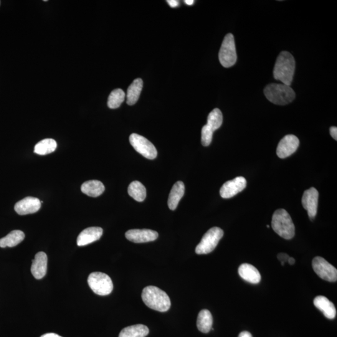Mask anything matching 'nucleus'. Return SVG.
<instances>
[{
  "label": "nucleus",
  "instance_id": "f257e3e1",
  "mask_svg": "<svg viewBox=\"0 0 337 337\" xmlns=\"http://www.w3.org/2000/svg\"><path fill=\"white\" fill-rule=\"evenodd\" d=\"M295 69L294 58L289 52H282L278 55L273 69V77L283 85L290 86Z\"/></svg>",
  "mask_w": 337,
  "mask_h": 337
},
{
  "label": "nucleus",
  "instance_id": "f03ea898",
  "mask_svg": "<svg viewBox=\"0 0 337 337\" xmlns=\"http://www.w3.org/2000/svg\"><path fill=\"white\" fill-rule=\"evenodd\" d=\"M142 299L149 308L165 312L171 307V300L164 291L155 286H148L144 288Z\"/></svg>",
  "mask_w": 337,
  "mask_h": 337
},
{
  "label": "nucleus",
  "instance_id": "7ed1b4c3",
  "mask_svg": "<svg viewBox=\"0 0 337 337\" xmlns=\"http://www.w3.org/2000/svg\"><path fill=\"white\" fill-rule=\"evenodd\" d=\"M272 227L283 239H292L295 235V225L292 218L285 209H278L273 213Z\"/></svg>",
  "mask_w": 337,
  "mask_h": 337
},
{
  "label": "nucleus",
  "instance_id": "20e7f679",
  "mask_svg": "<svg viewBox=\"0 0 337 337\" xmlns=\"http://www.w3.org/2000/svg\"><path fill=\"white\" fill-rule=\"evenodd\" d=\"M264 95L271 103L277 105H286L295 98L294 91L290 86L272 83L266 86Z\"/></svg>",
  "mask_w": 337,
  "mask_h": 337
},
{
  "label": "nucleus",
  "instance_id": "39448f33",
  "mask_svg": "<svg viewBox=\"0 0 337 337\" xmlns=\"http://www.w3.org/2000/svg\"><path fill=\"white\" fill-rule=\"evenodd\" d=\"M88 283L96 294L108 295L113 290V283L110 276L102 272H93L89 275Z\"/></svg>",
  "mask_w": 337,
  "mask_h": 337
},
{
  "label": "nucleus",
  "instance_id": "423d86ee",
  "mask_svg": "<svg viewBox=\"0 0 337 337\" xmlns=\"http://www.w3.org/2000/svg\"><path fill=\"white\" fill-rule=\"evenodd\" d=\"M224 235V231L219 227H214L210 229L197 245L196 253L197 254H207L215 249L220 240Z\"/></svg>",
  "mask_w": 337,
  "mask_h": 337
},
{
  "label": "nucleus",
  "instance_id": "0eeeda50",
  "mask_svg": "<svg viewBox=\"0 0 337 337\" xmlns=\"http://www.w3.org/2000/svg\"><path fill=\"white\" fill-rule=\"evenodd\" d=\"M219 58L220 63L224 68L231 67L236 63V49L232 34H229L225 37L219 51Z\"/></svg>",
  "mask_w": 337,
  "mask_h": 337
},
{
  "label": "nucleus",
  "instance_id": "6e6552de",
  "mask_svg": "<svg viewBox=\"0 0 337 337\" xmlns=\"http://www.w3.org/2000/svg\"><path fill=\"white\" fill-rule=\"evenodd\" d=\"M129 141L134 149L144 158L154 159L158 155L155 146L143 136L138 134H132L129 137Z\"/></svg>",
  "mask_w": 337,
  "mask_h": 337
},
{
  "label": "nucleus",
  "instance_id": "1a4fd4ad",
  "mask_svg": "<svg viewBox=\"0 0 337 337\" xmlns=\"http://www.w3.org/2000/svg\"><path fill=\"white\" fill-rule=\"evenodd\" d=\"M312 267L321 279L335 282L337 280V270L335 267L321 257H316L312 260Z\"/></svg>",
  "mask_w": 337,
  "mask_h": 337
},
{
  "label": "nucleus",
  "instance_id": "9d476101",
  "mask_svg": "<svg viewBox=\"0 0 337 337\" xmlns=\"http://www.w3.org/2000/svg\"><path fill=\"white\" fill-rule=\"evenodd\" d=\"M246 179L244 177H237L235 179L225 182L220 190V196L224 199L232 198L245 188Z\"/></svg>",
  "mask_w": 337,
  "mask_h": 337
},
{
  "label": "nucleus",
  "instance_id": "9b49d317",
  "mask_svg": "<svg viewBox=\"0 0 337 337\" xmlns=\"http://www.w3.org/2000/svg\"><path fill=\"white\" fill-rule=\"evenodd\" d=\"M318 196L317 190L314 187H311L304 192L301 199L303 208L307 211L308 217L311 220L315 219L317 213Z\"/></svg>",
  "mask_w": 337,
  "mask_h": 337
},
{
  "label": "nucleus",
  "instance_id": "f8f14e48",
  "mask_svg": "<svg viewBox=\"0 0 337 337\" xmlns=\"http://www.w3.org/2000/svg\"><path fill=\"white\" fill-rule=\"evenodd\" d=\"M300 144L297 137L289 134L281 139L278 144L277 154L278 158L285 159L292 155L296 151Z\"/></svg>",
  "mask_w": 337,
  "mask_h": 337
},
{
  "label": "nucleus",
  "instance_id": "ddd939ff",
  "mask_svg": "<svg viewBox=\"0 0 337 337\" xmlns=\"http://www.w3.org/2000/svg\"><path fill=\"white\" fill-rule=\"evenodd\" d=\"M126 239L134 243L154 241L158 239V233L150 229H131L127 231Z\"/></svg>",
  "mask_w": 337,
  "mask_h": 337
},
{
  "label": "nucleus",
  "instance_id": "4468645a",
  "mask_svg": "<svg viewBox=\"0 0 337 337\" xmlns=\"http://www.w3.org/2000/svg\"><path fill=\"white\" fill-rule=\"evenodd\" d=\"M41 206L42 202L39 199L27 197L15 204V210L19 215L34 214L39 211Z\"/></svg>",
  "mask_w": 337,
  "mask_h": 337
},
{
  "label": "nucleus",
  "instance_id": "2eb2a0df",
  "mask_svg": "<svg viewBox=\"0 0 337 337\" xmlns=\"http://www.w3.org/2000/svg\"><path fill=\"white\" fill-rule=\"evenodd\" d=\"M103 230L99 227L86 228L78 235L77 244L78 246H85L97 241L102 236Z\"/></svg>",
  "mask_w": 337,
  "mask_h": 337
},
{
  "label": "nucleus",
  "instance_id": "dca6fc26",
  "mask_svg": "<svg viewBox=\"0 0 337 337\" xmlns=\"http://www.w3.org/2000/svg\"><path fill=\"white\" fill-rule=\"evenodd\" d=\"M48 257L45 252H40L33 260L31 272L36 279H42L47 274Z\"/></svg>",
  "mask_w": 337,
  "mask_h": 337
},
{
  "label": "nucleus",
  "instance_id": "f3484780",
  "mask_svg": "<svg viewBox=\"0 0 337 337\" xmlns=\"http://www.w3.org/2000/svg\"><path fill=\"white\" fill-rule=\"evenodd\" d=\"M313 304L316 308L322 311L324 316L328 319L335 318L336 310L335 305L324 296H316L313 300Z\"/></svg>",
  "mask_w": 337,
  "mask_h": 337
},
{
  "label": "nucleus",
  "instance_id": "a211bd4d",
  "mask_svg": "<svg viewBox=\"0 0 337 337\" xmlns=\"http://www.w3.org/2000/svg\"><path fill=\"white\" fill-rule=\"evenodd\" d=\"M240 277L247 282L257 284L261 280V275L257 268L249 263H242L239 267Z\"/></svg>",
  "mask_w": 337,
  "mask_h": 337
},
{
  "label": "nucleus",
  "instance_id": "6ab92c4d",
  "mask_svg": "<svg viewBox=\"0 0 337 337\" xmlns=\"http://www.w3.org/2000/svg\"><path fill=\"white\" fill-rule=\"evenodd\" d=\"M184 192L185 186L182 181L177 182L172 187L168 199L169 208L172 211L177 208L179 201L184 195Z\"/></svg>",
  "mask_w": 337,
  "mask_h": 337
},
{
  "label": "nucleus",
  "instance_id": "aec40b11",
  "mask_svg": "<svg viewBox=\"0 0 337 337\" xmlns=\"http://www.w3.org/2000/svg\"><path fill=\"white\" fill-rule=\"evenodd\" d=\"M81 190L87 196L96 197L101 196L105 191V187L104 184L97 180H91L84 182L82 184Z\"/></svg>",
  "mask_w": 337,
  "mask_h": 337
},
{
  "label": "nucleus",
  "instance_id": "412c9836",
  "mask_svg": "<svg viewBox=\"0 0 337 337\" xmlns=\"http://www.w3.org/2000/svg\"><path fill=\"white\" fill-rule=\"evenodd\" d=\"M212 324L213 318L211 311L206 309L200 311L197 320L198 330L202 333H209L212 329Z\"/></svg>",
  "mask_w": 337,
  "mask_h": 337
},
{
  "label": "nucleus",
  "instance_id": "4be33fe9",
  "mask_svg": "<svg viewBox=\"0 0 337 337\" xmlns=\"http://www.w3.org/2000/svg\"><path fill=\"white\" fill-rule=\"evenodd\" d=\"M24 232L19 230H13L6 237L0 239V247H14L19 245L24 240Z\"/></svg>",
  "mask_w": 337,
  "mask_h": 337
},
{
  "label": "nucleus",
  "instance_id": "5701e85b",
  "mask_svg": "<svg viewBox=\"0 0 337 337\" xmlns=\"http://www.w3.org/2000/svg\"><path fill=\"white\" fill-rule=\"evenodd\" d=\"M143 82L140 78H138L134 81L132 84L129 86L127 92V104L128 105H135L139 100V96L143 89Z\"/></svg>",
  "mask_w": 337,
  "mask_h": 337
},
{
  "label": "nucleus",
  "instance_id": "b1692460",
  "mask_svg": "<svg viewBox=\"0 0 337 337\" xmlns=\"http://www.w3.org/2000/svg\"><path fill=\"white\" fill-rule=\"evenodd\" d=\"M149 333L148 326L143 324H137L123 328L119 337H146Z\"/></svg>",
  "mask_w": 337,
  "mask_h": 337
},
{
  "label": "nucleus",
  "instance_id": "393cba45",
  "mask_svg": "<svg viewBox=\"0 0 337 337\" xmlns=\"http://www.w3.org/2000/svg\"><path fill=\"white\" fill-rule=\"evenodd\" d=\"M57 148V143L54 139H45L36 144L34 152L39 155H47L53 153Z\"/></svg>",
  "mask_w": 337,
  "mask_h": 337
},
{
  "label": "nucleus",
  "instance_id": "a878e982",
  "mask_svg": "<svg viewBox=\"0 0 337 337\" xmlns=\"http://www.w3.org/2000/svg\"><path fill=\"white\" fill-rule=\"evenodd\" d=\"M128 194L138 202H143L146 197V189L139 181L132 182L128 187Z\"/></svg>",
  "mask_w": 337,
  "mask_h": 337
},
{
  "label": "nucleus",
  "instance_id": "bb28decb",
  "mask_svg": "<svg viewBox=\"0 0 337 337\" xmlns=\"http://www.w3.org/2000/svg\"><path fill=\"white\" fill-rule=\"evenodd\" d=\"M222 122L223 116L221 111L215 108L209 113L206 126L214 132L221 126Z\"/></svg>",
  "mask_w": 337,
  "mask_h": 337
},
{
  "label": "nucleus",
  "instance_id": "cd10ccee",
  "mask_svg": "<svg viewBox=\"0 0 337 337\" xmlns=\"http://www.w3.org/2000/svg\"><path fill=\"white\" fill-rule=\"evenodd\" d=\"M125 93L121 89L113 91L108 98V107L110 109L118 108L125 101Z\"/></svg>",
  "mask_w": 337,
  "mask_h": 337
},
{
  "label": "nucleus",
  "instance_id": "c85d7f7f",
  "mask_svg": "<svg viewBox=\"0 0 337 337\" xmlns=\"http://www.w3.org/2000/svg\"><path fill=\"white\" fill-rule=\"evenodd\" d=\"M213 133L206 125L203 126L201 133V143L204 146H208L212 140Z\"/></svg>",
  "mask_w": 337,
  "mask_h": 337
},
{
  "label": "nucleus",
  "instance_id": "c756f323",
  "mask_svg": "<svg viewBox=\"0 0 337 337\" xmlns=\"http://www.w3.org/2000/svg\"><path fill=\"white\" fill-rule=\"evenodd\" d=\"M289 257V256H288L287 253H278L277 255L278 259L280 261V262L282 263V265H284V263L287 262Z\"/></svg>",
  "mask_w": 337,
  "mask_h": 337
},
{
  "label": "nucleus",
  "instance_id": "7c9ffc66",
  "mask_svg": "<svg viewBox=\"0 0 337 337\" xmlns=\"http://www.w3.org/2000/svg\"><path fill=\"white\" fill-rule=\"evenodd\" d=\"M330 135L332 138L335 139V141L337 140V128L335 126L331 127L330 128Z\"/></svg>",
  "mask_w": 337,
  "mask_h": 337
},
{
  "label": "nucleus",
  "instance_id": "2f4dec72",
  "mask_svg": "<svg viewBox=\"0 0 337 337\" xmlns=\"http://www.w3.org/2000/svg\"><path fill=\"white\" fill-rule=\"evenodd\" d=\"M168 3V4L170 5V7L172 8H175L179 6V2L176 1V0H169V1L167 2Z\"/></svg>",
  "mask_w": 337,
  "mask_h": 337
},
{
  "label": "nucleus",
  "instance_id": "473e14b6",
  "mask_svg": "<svg viewBox=\"0 0 337 337\" xmlns=\"http://www.w3.org/2000/svg\"><path fill=\"white\" fill-rule=\"evenodd\" d=\"M238 337H253L251 335V333L249 332V331H244L239 334V336Z\"/></svg>",
  "mask_w": 337,
  "mask_h": 337
},
{
  "label": "nucleus",
  "instance_id": "72a5a7b5",
  "mask_svg": "<svg viewBox=\"0 0 337 337\" xmlns=\"http://www.w3.org/2000/svg\"><path fill=\"white\" fill-rule=\"evenodd\" d=\"M40 337H62L60 336L59 335H58L57 333H48L44 334V335H43L42 336Z\"/></svg>",
  "mask_w": 337,
  "mask_h": 337
},
{
  "label": "nucleus",
  "instance_id": "f704fd0d",
  "mask_svg": "<svg viewBox=\"0 0 337 337\" xmlns=\"http://www.w3.org/2000/svg\"><path fill=\"white\" fill-rule=\"evenodd\" d=\"M287 262L290 263V265L294 264L295 262V260L294 258L289 257L288 258Z\"/></svg>",
  "mask_w": 337,
  "mask_h": 337
},
{
  "label": "nucleus",
  "instance_id": "c9c22d12",
  "mask_svg": "<svg viewBox=\"0 0 337 337\" xmlns=\"http://www.w3.org/2000/svg\"><path fill=\"white\" fill-rule=\"evenodd\" d=\"M185 4L188 5H192L194 4V1L193 0H185Z\"/></svg>",
  "mask_w": 337,
  "mask_h": 337
},
{
  "label": "nucleus",
  "instance_id": "e433bc0d",
  "mask_svg": "<svg viewBox=\"0 0 337 337\" xmlns=\"http://www.w3.org/2000/svg\"><path fill=\"white\" fill-rule=\"evenodd\" d=\"M267 227H268V228L269 227V225H267Z\"/></svg>",
  "mask_w": 337,
  "mask_h": 337
}]
</instances>
